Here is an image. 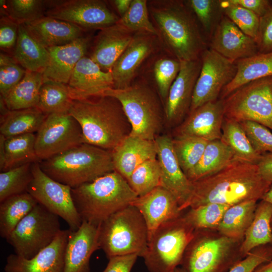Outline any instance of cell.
Listing matches in <instances>:
<instances>
[{
    "instance_id": "6da1fadb",
    "label": "cell",
    "mask_w": 272,
    "mask_h": 272,
    "mask_svg": "<svg viewBox=\"0 0 272 272\" xmlns=\"http://www.w3.org/2000/svg\"><path fill=\"white\" fill-rule=\"evenodd\" d=\"M192 182L190 209L212 203L232 206L257 201L271 185L260 175L257 165L235 158L221 170Z\"/></svg>"
},
{
    "instance_id": "7a4b0ae2",
    "label": "cell",
    "mask_w": 272,
    "mask_h": 272,
    "mask_svg": "<svg viewBox=\"0 0 272 272\" xmlns=\"http://www.w3.org/2000/svg\"><path fill=\"white\" fill-rule=\"evenodd\" d=\"M73 100L69 113L78 121L84 143L112 151L131 132L120 102L108 96Z\"/></svg>"
},
{
    "instance_id": "3957f363",
    "label": "cell",
    "mask_w": 272,
    "mask_h": 272,
    "mask_svg": "<svg viewBox=\"0 0 272 272\" xmlns=\"http://www.w3.org/2000/svg\"><path fill=\"white\" fill-rule=\"evenodd\" d=\"M150 12L168 50L179 61L200 58L208 44L197 19L185 1H165Z\"/></svg>"
},
{
    "instance_id": "277c9868",
    "label": "cell",
    "mask_w": 272,
    "mask_h": 272,
    "mask_svg": "<svg viewBox=\"0 0 272 272\" xmlns=\"http://www.w3.org/2000/svg\"><path fill=\"white\" fill-rule=\"evenodd\" d=\"M71 192L82 222L97 227L138 197L127 181L115 170L72 188Z\"/></svg>"
},
{
    "instance_id": "5b68a950",
    "label": "cell",
    "mask_w": 272,
    "mask_h": 272,
    "mask_svg": "<svg viewBox=\"0 0 272 272\" xmlns=\"http://www.w3.org/2000/svg\"><path fill=\"white\" fill-rule=\"evenodd\" d=\"M53 179L71 188L115 170L110 151L83 143L39 163Z\"/></svg>"
},
{
    "instance_id": "8992f818",
    "label": "cell",
    "mask_w": 272,
    "mask_h": 272,
    "mask_svg": "<svg viewBox=\"0 0 272 272\" xmlns=\"http://www.w3.org/2000/svg\"><path fill=\"white\" fill-rule=\"evenodd\" d=\"M98 241L108 258L129 254L142 257L149 241L143 217L132 205L118 211L99 226Z\"/></svg>"
},
{
    "instance_id": "52a82bcc",
    "label": "cell",
    "mask_w": 272,
    "mask_h": 272,
    "mask_svg": "<svg viewBox=\"0 0 272 272\" xmlns=\"http://www.w3.org/2000/svg\"><path fill=\"white\" fill-rule=\"evenodd\" d=\"M195 229L184 215L160 225L149 240L142 257L149 272H173L181 264Z\"/></svg>"
},
{
    "instance_id": "ba28073f",
    "label": "cell",
    "mask_w": 272,
    "mask_h": 272,
    "mask_svg": "<svg viewBox=\"0 0 272 272\" xmlns=\"http://www.w3.org/2000/svg\"><path fill=\"white\" fill-rule=\"evenodd\" d=\"M116 98L130 124V135L154 141L162 127L163 113L156 93L143 83L121 89L110 88L101 96Z\"/></svg>"
},
{
    "instance_id": "9c48e42d",
    "label": "cell",
    "mask_w": 272,
    "mask_h": 272,
    "mask_svg": "<svg viewBox=\"0 0 272 272\" xmlns=\"http://www.w3.org/2000/svg\"><path fill=\"white\" fill-rule=\"evenodd\" d=\"M223 100L225 117L256 122L272 130V76L242 86Z\"/></svg>"
},
{
    "instance_id": "30bf717a",
    "label": "cell",
    "mask_w": 272,
    "mask_h": 272,
    "mask_svg": "<svg viewBox=\"0 0 272 272\" xmlns=\"http://www.w3.org/2000/svg\"><path fill=\"white\" fill-rule=\"evenodd\" d=\"M61 230L59 217L38 203L6 240L15 254L29 259L50 244Z\"/></svg>"
},
{
    "instance_id": "8fae6325",
    "label": "cell",
    "mask_w": 272,
    "mask_h": 272,
    "mask_svg": "<svg viewBox=\"0 0 272 272\" xmlns=\"http://www.w3.org/2000/svg\"><path fill=\"white\" fill-rule=\"evenodd\" d=\"M32 180L27 191L50 212L62 218L74 231L82 221L73 199L72 188L53 179L41 169L39 163H32Z\"/></svg>"
},
{
    "instance_id": "7c38bea8",
    "label": "cell",
    "mask_w": 272,
    "mask_h": 272,
    "mask_svg": "<svg viewBox=\"0 0 272 272\" xmlns=\"http://www.w3.org/2000/svg\"><path fill=\"white\" fill-rule=\"evenodd\" d=\"M238 241L221 235L200 237L196 234L187 246L182 261L186 272H224L239 261L232 256Z\"/></svg>"
},
{
    "instance_id": "4fadbf2b",
    "label": "cell",
    "mask_w": 272,
    "mask_h": 272,
    "mask_svg": "<svg viewBox=\"0 0 272 272\" xmlns=\"http://www.w3.org/2000/svg\"><path fill=\"white\" fill-rule=\"evenodd\" d=\"M84 143L78 121L69 113L47 115L37 132L35 149L39 161L50 158Z\"/></svg>"
},
{
    "instance_id": "5bb4252c",
    "label": "cell",
    "mask_w": 272,
    "mask_h": 272,
    "mask_svg": "<svg viewBox=\"0 0 272 272\" xmlns=\"http://www.w3.org/2000/svg\"><path fill=\"white\" fill-rule=\"evenodd\" d=\"M200 59V71L189 112L206 103L219 99L222 90L233 80L237 73L235 61L209 47L203 52Z\"/></svg>"
},
{
    "instance_id": "9a60e30c",
    "label": "cell",
    "mask_w": 272,
    "mask_h": 272,
    "mask_svg": "<svg viewBox=\"0 0 272 272\" xmlns=\"http://www.w3.org/2000/svg\"><path fill=\"white\" fill-rule=\"evenodd\" d=\"M46 16L75 24L83 29L101 30L117 24L120 18L102 1H57L45 12Z\"/></svg>"
},
{
    "instance_id": "2e32d148",
    "label": "cell",
    "mask_w": 272,
    "mask_h": 272,
    "mask_svg": "<svg viewBox=\"0 0 272 272\" xmlns=\"http://www.w3.org/2000/svg\"><path fill=\"white\" fill-rule=\"evenodd\" d=\"M161 169L160 185L176 198L183 211L187 208L193 191V182L182 170L175 154L172 139L167 135L155 139Z\"/></svg>"
},
{
    "instance_id": "e0dca14e",
    "label": "cell",
    "mask_w": 272,
    "mask_h": 272,
    "mask_svg": "<svg viewBox=\"0 0 272 272\" xmlns=\"http://www.w3.org/2000/svg\"><path fill=\"white\" fill-rule=\"evenodd\" d=\"M180 62L179 72L166 100L165 118L170 126H178L188 115L201 66L200 58Z\"/></svg>"
},
{
    "instance_id": "ac0fdd59",
    "label": "cell",
    "mask_w": 272,
    "mask_h": 272,
    "mask_svg": "<svg viewBox=\"0 0 272 272\" xmlns=\"http://www.w3.org/2000/svg\"><path fill=\"white\" fill-rule=\"evenodd\" d=\"M70 230H61L53 241L33 257L16 254L6 259L5 272H63L64 258Z\"/></svg>"
},
{
    "instance_id": "d6986e66",
    "label": "cell",
    "mask_w": 272,
    "mask_h": 272,
    "mask_svg": "<svg viewBox=\"0 0 272 272\" xmlns=\"http://www.w3.org/2000/svg\"><path fill=\"white\" fill-rule=\"evenodd\" d=\"M224 116L223 99L206 103L189 112L174 130V138L192 136L208 141L221 139Z\"/></svg>"
},
{
    "instance_id": "ffe728a7",
    "label": "cell",
    "mask_w": 272,
    "mask_h": 272,
    "mask_svg": "<svg viewBox=\"0 0 272 272\" xmlns=\"http://www.w3.org/2000/svg\"><path fill=\"white\" fill-rule=\"evenodd\" d=\"M208 47L234 61L258 53L256 41L224 14L209 42Z\"/></svg>"
},
{
    "instance_id": "44dd1931",
    "label": "cell",
    "mask_w": 272,
    "mask_h": 272,
    "mask_svg": "<svg viewBox=\"0 0 272 272\" xmlns=\"http://www.w3.org/2000/svg\"><path fill=\"white\" fill-rule=\"evenodd\" d=\"M130 205L135 207L143 217L148 229V240L162 224L182 215V211L175 196L161 186L138 196Z\"/></svg>"
},
{
    "instance_id": "7402d4cb",
    "label": "cell",
    "mask_w": 272,
    "mask_h": 272,
    "mask_svg": "<svg viewBox=\"0 0 272 272\" xmlns=\"http://www.w3.org/2000/svg\"><path fill=\"white\" fill-rule=\"evenodd\" d=\"M73 100L101 96L114 88L111 71L104 72L90 57H82L76 65L67 84Z\"/></svg>"
},
{
    "instance_id": "603a6c76",
    "label": "cell",
    "mask_w": 272,
    "mask_h": 272,
    "mask_svg": "<svg viewBox=\"0 0 272 272\" xmlns=\"http://www.w3.org/2000/svg\"><path fill=\"white\" fill-rule=\"evenodd\" d=\"M99 227L83 221L70 230L65 248L63 272H90V259L99 245Z\"/></svg>"
},
{
    "instance_id": "cb8c5ba5",
    "label": "cell",
    "mask_w": 272,
    "mask_h": 272,
    "mask_svg": "<svg viewBox=\"0 0 272 272\" xmlns=\"http://www.w3.org/2000/svg\"><path fill=\"white\" fill-rule=\"evenodd\" d=\"M89 45V39L82 36L66 44L47 48L49 62L43 73V82L67 84L76 65L85 56Z\"/></svg>"
},
{
    "instance_id": "d4e9b609",
    "label": "cell",
    "mask_w": 272,
    "mask_h": 272,
    "mask_svg": "<svg viewBox=\"0 0 272 272\" xmlns=\"http://www.w3.org/2000/svg\"><path fill=\"white\" fill-rule=\"evenodd\" d=\"M139 33L133 36L113 66L111 72L114 89H124L130 86L139 66L152 51V38L148 33Z\"/></svg>"
},
{
    "instance_id": "484cf974",
    "label": "cell",
    "mask_w": 272,
    "mask_h": 272,
    "mask_svg": "<svg viewBox=\"0 0 272 272\" xmlns=\"http://www.w3.org/2000/svg\"><path fill=\"white\" fill-rule=\"evenodd\" d=\"M131 32L118 22L100 30L90 58L102 71H111L116 60L132 40Z\"/></svg>"
},
{
    "instance_id": "4316f807",
    "label": "cell",
    "mask_w": 272,
    "mask_h": 272,
    "mask_svg": "<svg viewBox=\"0 0 272 272\" xmlns=\"http://www.w3.org/2000/svg\"><path fill=\"white\" fill-rule=\"evenodd\" d=\"M111 152L115 170L127 181L139 165L157 156L155 140L130 134Z\"/></svg>"
},
{
    "instance_id": "83f0119b",
    "label": "cell",
    "mask_w": 272,
    "mask_h": 272,
    "mask_svg": "<svg viewBox=\"0 0 272 272\" xmlns=\"http://www.w3.org/2000/svg\"><path fill=\"white\" fill-rule=\"evenodd\" d=\"M24 25L31 36L46 48L69 43L82 37L84 30L75 24L46 16Z\"/></svg>"
},
{
    "instance_id": "f1b7e54d",
    "label": "cell",
    "mask_w": 272,
    "mask_h": 272,
    "mask_svg": "<svg viewBox=\"0 0 272 272\" xmlns=\"http://www.w3.org/2000/svg\"><path fill=\"white\" fill-rule=\"evenodd\" d=\"M36 134L27 133L6 139L0 135V169L8 170L39 161L35 152Z\"/></svg>"
},
{
    "instance_id": "f546056e",
    "label": "cell",
    "mask_w": 272,
    "mask_h": 272,
    "mask_svg": "<svg viewBox=\"0 0 272 272\" xmlns=\"http://www.w3.org/2000/svg\"><path fill=\"white\" fill-rule=\"evenodd\" d=\"M13 57L26 71L43 73L49 62L48 51L29 33L24 24L19 25Z\"/></svg>"
},
{
    "instance_id": "4dcf8cb0",
    "label": "cell",
    "mask_w": 272,
    "mask_h": 272,
    "mask_svg": "<svg viewBox=\"0 0 272 272\" xmlns=\"http://www.w3.org/2000/svg\"><path fill=\"white\" fill-rule=\"evenodd\" d=\"M235 62L236 74L222 90L219 99H225L238 88L251 81L272 76V52L258 53Z\"/></svg>"
},
{
    "instance_id": "1f68e13d",
    "label": "cell",
    "mask_w": 272,
    "mask_h": 272,
    "mask_svg": "<svg viewBox=\"0 0 272 272\" xmlns=\"http://www.w3.org/2000/svg\"><path fill=\"white\" fill-rule=\"evenodd\" d=\"M47 115L37 107L9 110L1 115L0 132L6 139L37 132Z\"/></svg>"
},
{
    "instance_id": "d6a6232c",
    "label": "cell",
    "mask_w": 272,
    "mask_h": 272,
    "mask_svg": "<svg viewBox=\"0 0 272 272\" xmlns=\"http://www.w3.org/2000/svg\"><path fill=\"white\" fill-rule=\"evenodd\" d=\"M272 206L260 200L257 203L252 222L246 231L240 247V253L245 256L254 249L265 245H272Z\"/></svg>"
},
{
    "instance_id": "836d02e7",
    "label": "cell",
    "mask_w": 272,
    "mask_h": 272,
    "mask_svg": "<svg viewBox=\"0 0 272 272\" xmlns=\"http://www.w3.org/2000/svg\"><path fill=\"white\" fill-rule=\"evenodd\" d=\"M43 73L26 71L21 81L1 99L9 110L37 107Z\"/></svg>"
},
{
    "instance_id": "e575fe53",
    "label": "cell",
    "mask_w": 272,
    "mask_h": 272,
    "mask_svg": "<svg viewBox=\"0 0 272 272\" xmlns=\"http://www.w3.org/2000/svg\"><path fill=\"white\" fill-rule=\"evenodd\" d=\"M234 159L231 149L221 139L209 141L199 162L187 177L195 181L221 170Z\"/></svg>"
},
{
    "instance_id": "d590c367",
    "label": "cell",
    "mask_w": 272,
    "mask_h": 272,
    "mask_svg": "<svg viewBox=\"0 0 272 272\" xmlns=\"http://www.w3.org/2000/svg\"><path fill=\"white\" fill-rule=\"evenodd\" d=\"M257 205V201L248 200L230 206L217 230L221 235L241 240L253 220Z\"/></svg>"
},
{
    "instance_id": "8d00e7d4",
    "label": "cell",
    "mask_w": 272,
    "mask_h": 272,
    "mask_svg": "<svg viewBox=\"0 0 272 272\" xmlns=\"http://www.w3.org/2000/svg\"><path fill=\"white\" fill-rule=\"evenodd\" d=\"M28 192L10 196L0 203V235L6 239L38 204Z\"/></svg>"
},
{
    "instance_id": "74e56055",
    "label": "cell",
    "mask_w": 272,
    "mask_h": 272,
    "mask_svg": "<svg viewBox=\"0 0 272 272\" xmlns=\"http://www.w3.org/2000/svg\"><path fill=\"white\" fill-rule=\"evenodd\" d=\"M221 140L233 152L235 159L257 165L261 154L253 148L240 123L224 117Z\"/></svg>"
},
{
    "instance_id": "f35d334b",
    "label": "cell",
    "mask_w": 272,
    "mask_h": 272,
    "mask_svg": "<svg viewBox=\"0 0 272 272\" xmlns=\"http://www.w3.org/2000/svg\"><path fill=\"white\" fill-rule=\"evenodd\" d=\"M73 101L67 84L46 81L40 90L37 108L47 115L69 112Z\"/></svg>"
},
{
    "instance_id": "ab89813d",
    "label": "cell",
    "mask_w": 272,
    "mask_h": 272,
    "mask_svg": "<svg viewBox=\"0 0 272 272\" xmlns=\"http://www.w3.org/2000/svg\"><path fill=\"white\" fill-rule=\"evenodd\" d=\"M185 2L195 15L208 44L224 15L221 0H188Z\"/></svg>"
},
{
    "instance_id": "60d3db41",
    "label": "cell",
    "mask_w": 272,
    "mask_h": 272,
    "mask_svg": "<svg viewBox=\"0 0 272 272\" xmlns=\"http://www.w3.org/2000/svg\"><path fill=\"white\" fill-rule=\"evenodd\" d=\"M208 142L203 139L192 136L172 139L175 154L186 176L199 162Z\"/></svg>"
},
{
    "instance_id": "b9f144b4",
    "label": "cell",
    "mask_w": 272,
    "mask_h": 272,
    "mask_svg": "<svg viewBox=\"0 0 272 272\" xmlns=\"http://www.w3.org/2000/svg\"><path fill=\"white\" fill-rule=\"evenodd\" d=\"M44 2L40 0H1V11L18 25L45 16Z\"/></svg>"
},
{
    "instance_id": "7bdbcfd3",
    "label": "cell",
    "mask_w": 272,
    "mask_h": 272,
    "mask_svg": "<svg viewBox=\"0 0 272 272\" xmlns=\"http://www.w3.org/2000/svg\"><path fill=\"white\" fill-rule=\"evenodd\" d=\"M33 163H27L0 173V202L8 197L27 192L32 180Z\"/></svg>"
},
{
    "instance_id": "ee69618b",
    "label": "cell",
    "mask_w": 272,
    "mask_h": 272,
    "mask_svg": "<svg viewBox=\"0 0 272 272\" xmlns=\"http://www.w3.org/2000/svg\"><path fill=\"white\" fill-rule=\"evenodd\" d=\"M161 169L157 159L146 161L139 165L127 180L138 196H143L160 186Z\"/></svg>"
},
{
    "instance_id": "f6af8a7d",
    "label": "cell",
    "mask_w": 272,
    "mask_h": 272,
    "mask_svg": "<svg viewBox=\"0 0 272 272\" xmlns=\"http://www.w3.org/2000/svg\"><path fill=\"white\" fill-rule=\"evenodd\" d=\"M230 207L220 203H208L190 209L184 217L195 230H217L225 213Z\"/></svg>"
},
{
    "instance_id": "bcb514c9",
    "label": "cell",
    "mask_w": 272,
    "mask_h": 272,
    "mask_svg": "<svg viewBox=\"0 0 272 272\" xmlns=\"http://www.w3.org/2000/svg\"><path fill=\"white\" fill-rule=\"evenodd\" d=\"M221 1L224 14L257 43L260 18L251 11L234 4L229 0Z\"/></svg>"
},
{
    "instance_id": "7dc6e473",
    "label": "cell",
    "mask_w": 272,
    "mask_h": 272,
    "mask_svg": "<svg viewBox=\"0 0 272 272\" xmlns=\"http://www.w3.org/2000/svg\"><path fill=\"white\" fill-rule=\"evenodd\" d=\"M118 23L131 31L158 34L157 29L149 19L146 0H132L129 9Z\"/></svg>"
},
{
    "instance_id": "c3c4849f",
    "label": "cell",
    "mask_w": 272,
    "mask_h": 272,
    "mask_svg": "<svg viewBox=\"0 0 272 272\" xmlns=\"http://www.w3.org/2000/svg\"><path fill=\"white\" fill-rule=\"evenodd\" d=\"M180 62L177 58H162L157 60L154 66V75L160 95L166 100L169 90L177 78Z\"/></svg>"
},
{
    "instance_id": "681fc988",
    "label": "cell",
    "mask_w": 272,
    "mask_h": 272,
    "mask_svg": "<svg viewBox=\"0 0 272 272\" xmlns=\"http://www.w3.org/2000/svg\"><path fill=\"white\" fill-rule=\"evenodd\" d=\"M26 70L8 54L0 55L1 97L5 98L21 81Z\"/></svg>"
},
{
    "instance_id": "f907efd6",
    "label": "cell",
    "mask_w": 272,
    "mask_h": 272,
    "mask_svg": "<svg viewBox=\"0 0 272 272\" xmlns=\"http://www.w3.org/2000/svg\"><path fill=\"white\" fill-rule=\"evenodd\" d=\"M254 150L259 154L272 153V132L267 127L256 122H240Z\"/></svg>"
},
{
    "instance_id": "816d5d0a",
    "label": "cell",
    "mask_w": 272,
    "mask_h": 272,
    "mask_svg": "<svg viewBox=\"0 0 272 272\" xmlns=\"http://www.w3.org/2000/svg\"><path fill=\"white\" fill-rule=\"evenodd\" d=\"M272 260V245L258 247L233 265L227 272H254L260 265Z\"/></svg>"
},
{
    "instance_id": "f5cc1de1",
    "label": "cell",
    "mask_w": 272,
    "mask_h": 272,
    "mask_svg": "<svg viewBox=\"0 0 272 272\" xmlns=\"http://www.w3.org/2000/svg\"><path fill=\"white\" fill-rule=\"evenodd\" d=\"M19 25L7 16L0 20V47L4 51L14 50L18 38Z\"/></svg>"
},
{
    "instance_id": "db71d44e",
    "label": "cell",
    "mask_w": 272,
    "mask_h": 272,
    "mask_svg": "<svg viewBox=\"0 0 272 272\" xmlns=\"http://www.w3.org/2000/svg\"><path fill=\"white\" fill-rule=\"evenodd\" d=\"M257 45L259 53L272 52V6L268 12L260 18Z\"/></svg>"
},
{
    "instance_id": "11a10c76",
    "label": "cell",
    "mask_w": 272,
    "mask_h": 272,
    "mask_svg": "<svg viewBox=\"0 0 272 272\" xmlns=\"http://www.w3.org/2000/svg\"><path fill=\"white\" fill-rule=\"evenodd\" d=\"M138 257L136 254L110 257L103 272H130Z\"/></svg>"
},
{
    "instance_id": "9f6ffc18",
    "label": "cell",
    "mask_w": 272,
    "mask_h": 272,
    "mask_svg": "<svg viewBox=\"0 0 272 272\" xmlns=\"http://www.w3.org/2000/svg\"><path fill=\"white\" fill-rule=\"evenodd\" d=\"M251 11L259 18L264 16L272 6V1L269 0H229Z\"/></svg>"
},
{
    "instance_id": "6f0895ef",
    "label": "cell",
    "mask_w": 272,
    "mask_h": 272,
    "mask_svg": "<svg viewBox=\"0 0 272 272\" xmlns=\"http://www.w3.org/2000/svg\"><path fill=\"white\" fill-rule=\"evenodd\" d=\"M257 166L262 177L272 185V153L261 154Z\"/></svg>"
},
{
    "instance_id": "680465c9",
    "label": "cell",
    "mask_w": 272,
    "mask_h": 272,
    "mask_svg": "<svg viewBox=\"0 0 272 272\" xmlns=\"http://www.w3.org/2000/svg\"><path fill=\"white\" fill-rule=\"evenodd\" d=\"M113 2L121 17H122L129 9L132 0H115Z\"/></svg>"
},
{
    "instance_id": "91938a15",
    "label": "cell",
    "mask_w": 272,
    "mask_h": 272,
    "mask_svg": "<svg viewBox=\"0 0 272 272\" xmlns=\"http://www.w3.org/2000/svg\"><path fill=\"white\" fill-rule=\"evenodd\" d=\"M254 272H272V260L260 265Z\"/></svg>"
},
{
    "instance_id": "94428289",
    "label": "cell",
    "mask_w": 272,
    "mask_h": 272,
    "mask_svg": "<svg viewBox=\"0 0 272 272\" xmlns=\"http://www.w3.org/2000/svg\"><path fill=\"white\" fill-rule=\"evenodd\" d=\"M261 200L267 201L270 203L272 206V185H271L269 189L267 191V192L264 195ZM271 225L272 228V218L271 222Z\"/></svg>"
},
{
    "instance_id": "6125c7cd",
    "label": "cell",
    "mask_w": 272,
    "mask_h": 272,
    "mask_svg": "<svg viewBox=\"0 0 272 272\" xmlns=\"http://www.w3.org/2000/svg\"><path fill=\"white\" fill-rule=\"evenodd\" d=\"M173 272H186L182 267H176Z\"/></svg>"
}]
</instances>
